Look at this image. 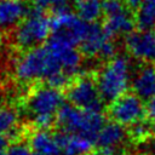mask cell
I'll return each mask as SVG.
<instances>
[{
  "label": "cell",
  "mask_w": 155,
  "mask_h": 155,
  "mask_svg": "<svg viewBox=\"0 0 155 155\" xmlns=\"http://www.w3.org/2000/svg\"><path fill=\"white\" fill-rule=\"evenodd\" d=\"M127 52L136 59L149 62L155 59V30L138 29L125 36Z\"/></svg>",
  "instance_id": "8"
},
{
  "label": "cell",
  "mask_w": 155,
  "mask_h": 155,
  "mask_svg": "<svg viewBox=\"0 0 155 155\" xmlns=\"http://www.w3.org/2000/svg\"><path fill=\"white\" fill-rule=\"evenodd\" d=\"M127 138V131L124 126L110 121L105 122L96 138L97 147H122Z\"/></svg>",
  "instance_id": "15"
},
{
  "label": "cell",
  "mask_w": 155,
  "mask_h": 155,
  "mask_svg": "<svg viewBox=\"0 0 155 155\" xmlns=\"http://www.w3.org/2000/svg\"><path fill=\"white\" fill-rule=\"evenodd\" d=\"M67 98L70 104L85 110L102 111L104 105L96 79L87 75L80 76L69 84Z\"/></svg>",
  "instance_id": "5"
},
{
  "label": "cell",
  "mask_w": 155,
  "mask_h": 155,
  "mask_svg": "<svg viewBox=\"0 0 155 155\" xmlns=\"http://www.w3.org/2000/svg\"><path fill=\"white\" fill-rule=\"evenodd\" d=\"M6 155H33V150L30 149L29 144L17 140L7 147Z\"/></svg>",
  "instance_id": "22"
},
{
  "label": "cell",
  "mask_w": 155,
  "mask_h": 155,
  "mask_svg": "<svg viewBox=\"0 0 155 155\" xmlns=\"http://www.w3.org/2000/svg\"><path fill=\"white\" fill-rule=\"evenodd\" d=\"M51 33V18L42 12L30 8L28 16L16 27L13 42L17 48L25 52L41 46L42 42L48 40Z\"/></svg>",
  "instance_id": "4"
},
{
  "label": "cell",
  "mask_w": 155,
  "mask_h": 155,
  "mask_svg": "<svg viewBox=\"0 0 155 155\" xmlns=\"http://www.w3.org/2000/svg\"><path fill=\"white\" fill-rule=\"evenodd\" d=\"M93 155H125L122 147H97Z\"/></svg>",
  "instance_id": "23"
},
{
  "label": "cell",
  "mask_w": 155,
  "mask_h": 155,
  "mask_svg": "<svg viewBox=\"0 0 155 155\" xmlns=\"http://www.w3.org/2000/svg\"><path fill=\"white\" fill-rule=\"evenodd\" d=\"M0 155H6V150L5 151H0Z\"/></svg>",
  "instance_id": "29"
},
{
  "label": "cell",
  "mask_w": 155,
  "mask_h": 155,
  "mask_svg": "<svg viewBox=\"0 0 155 155\" xmlns=\"http://www.w3.org/2000/svg\"><path fill=\"white\" fill-rule=\"evenodd\" d=\"M136 25L139 29L154 30L155 28V0H143L136 12Z\"/></svg>",
  "instance_id": "19"
},
{
  "label": "cell",
  "mask_w": 155,
  "mask_h": 155,
  "mask_svg": "<svg viewBox=\"0 0 155 155\" xmlns=\"http://www.w3.org/2000/svg\"><path fill=\"white\" fill-rule=\"evenodd\" d=\"M150 130H151V136L155 138V120H154V122L150 125Z\"/></svg>",
  "instance_id": "28"
},
{
  "label": "cell",
  "mask_w": 155,
  "mask_h": 155,
  "mask_svg": "<svg viewBox=\"0 0 155 155\" xmlns=\"http://www.w3.org/2000/svg\"><path fill=\"white\" fill-rule=\"evenodd\" d=\"M33 155H41V154H36V153H33Z\"/></svg>",
  "instance_id": "30"
},
{
  "label": "cell",
  "mask_w": 155,
  "mask_h": 155,
  "mask_svg": "<svg viewBox=\"0 0 155 155\" xmlns=\"http://www.w3.org/2000/svg\"><path fill=\"white\" fill-rule=\"evenodd\" d=\"M54 134L63 155H86L93 149V145H96L92 139L80 134L64 131L56 132Z\"/></svg>",
  "instance_id": "10"
},
{
  "label": "cell",
  "mask_w": 155,
  "mask_h": 155,
  "mask_svg": "<svg viewBox=\"0 0 155 155\" xmlns=\"http://www.w3.org/2000/svg\"><path fill=\"white\" fill-rule=\"evenodd\" d=\"M131 87L143 101H149L155 94V65L147 64L133 75Z\"/></svg>",
  "instance_id": "12"
},
{
  "label": "cell",
  "mask_w": 155,
  "mask_h": 155,
  "mask_svg": "<svg viewBox=\"0 0 155 155\" xmlns=\"http://www.w3.org/2000/svg\"><path fill=\"white\" fill-rule=\"evenodd\" d=\"M56 122L61 128L59 131L80 134L96 143V138L104 126L105 120L102 111L80 109L69 103L62 107Z\"/></svg>",
  "instance_id": "3"
},
{
  "label": "cell",
  "mask_w": 155,
  "mask_h": 155,
  "mask_svg": "<svg viewBox=\"0 0 155 155\" xmlns=\"http://www.w3.org/2000/svg\"><path fill=\"white\" fill-rule=\"evenodd\" d=\"M113 40V38L107 33L103 24L97 22L87 23L84 38L79 45L81 54L87 57H99L104 46Z\"/></svg>",
  "instance_id": "9"
},
{
  "label": "cell",
  "mask_w": 155,
  "mask_h": 155,
  "mask_svg": "<svg viewBox=\"0 0 155 155\" xmlns=\"http://www.w3.org/2000/svg\"><path fill=\"white\" fill-rule=\"evenodd\" d=\"M125 1V5H126V7L132 12V11H138V8L140 7V5H142V2H143V0H124Z\"/></svg>",
  "instance_id": "25"
},
{
  "label": "cell",
  "mask_w": 155,
  "mask_h": 155,
  "mask_svg": "<svg viewBox=\"0 0 155 155\" xmlns=\"http://www.w3.org/2000/svg\"><path fill=\"white\" fill-rule=\"evenodd\" d=\"M8 147V138L5 134H0V151H5Z\"/></svg>",
  "instance_id": "26"
},
{
  "label": "cell",
  "mask_w": 155,
  "mask_h": 155,
  "mask_svg": "<svg viewBox=\"0 0 155 155\" xmlns=\"http://www.w3.org/2000/svg\"><path fill=\"white\" fill-rule=\"evenodd\" d=\"M29 11L22 0H0V28L7 29L18 25Z\"/></svg>",
  "instance_id": "11"
},
{
  "label": "cell",
  "mask_w": 155,
  "mask_h": 155,
  "mask_svg": "<svg viewBox=\"0 0 155 155\" xmlns=\"http://www.w3.org/2000/svg\"><path fill=\"white\" fill-rule=\"evenodd\" d=\"M18 117L16 109L11 107H0V134H5L8 140L11 138L13 142H17L19 137V131L17 130Z\"/></svg>",
  "instance_id": "16"
},
{
  "label": "cell",
  "mask_w": 155,
  "mask_h": 155,
  "mask_svg": "<svg viewBox=\"0 0 155 155\" xmlns=\"http://www.w3.org/2000/svg\"><path fill=\"white\" fill-rule=\"evenodd\" d=\"M29 147L33 153L41 155H63L56 134L48 130H36L29 137Z\"/></svg>",
  "instance_id": "13"
},
{
  "label": "cell",
  "mask_w": 155,
  "mask_h": 155,
  "mask_svg": "<svg viewBox=\"0 0 155 155\" xmlns=\"http://www.w3.org/2000/svg\"><path fill=\"white\" fill-rule=\"evenodd\" d=\"M102 6H103V15L105 17L128 10L124 0H102Z\"/></svg>",
  "instance_id": "21"
},
{
  "label": "cell",
  "mask_w": 155,
  "mask_h": 155,
  "mask_svg": "<svg viewBox=\"0 0 155 155\" xmlns=\"http://www.w3.org/2000/svg\"><path fill=\"white\" fill-rule=\"evenodd\" d=\"M64 104L62 90L42 85L30 91L24 107L36 130H48L57 121V115Z\"/></svg>",
  "instance_id": "1"
},
{
  "label": "cell",
  "mask_w": 155,
  "mask_h": 155,
  "mask_svg": "<svg viewBox=\"0 0 155 155\" xmlns=\"http://www.w3.org/2000/svg\"><path fill=\"white\" fill-rule=\"evenodd\" d=\"M132 64L126 56H115L98 71L96 82L104 103H111L127 93L132 84Z\"/></svg>",
  "instance_id": "2"
},
{
  "label": "cell",
  "mask_w": 155,
  "mask_h": 155,
  "mask_svg": "<svg viewBox=\"0 0 155 155\" xmlns=\"http://www.w3.org/2000/svg\"><path fill=\"white\" fill-rule=\"evenodd\" d=\"M148 148H149V151H150L153 155H155V140H151V142H149V144H148Z\"/></svg>",
  "instance_id": "27"
},
{
  "label": "cell",
  "mask_w": 155,
  "mask_h": 155,
  "mask_svg": "<svg viewBox=\"0 0 155 155\" xmlns=\"http://www.w3.org/2000/svg\"><path fill=\"white\" fill-rule=\"evenodd\" d=\"M0 38H1V33H0Z\"/></svg>",
  "instance_id": "31"
},
{
  "label": "cell",
  "mask_w": 155,
  "mask_h": 155,
  "mask_svg": "<svg viewBox=\"0 0 155 155\" xmlns=\"http://www.w3.org/2000/svg\"><path fill=\"white\" fill-rule=\"evenodd\" d=\"M147 115L151 120H155V94L147 103Z\"/></svg>",
  "instance_id": "24"
},
{
  "label": "cell",
  "mask_w": 155,
  "mask_h": 155,
  "mask_svg": "<svg viewBox=\"0 0 155 155\" xmlns=\"http://www.w3.org/2000/svg\"><path fill=\"white\" fill-rule=\"evenodd\" d=\"M136 25V19L132 17L131 11L126 10L124 12L108 16L104 19L103 27L107 30V33L114 38L119 35H128L133 31Z\"/></svg>",
  "instance_id": "14"
},
{
  "label": "cell",
  "mask_w": 155,
  "mask_h": 155,
  "mask_svg": "<svg viewBox=\"0 0 155 155\" xmlns=\"http://www.w3.org/2000/svg\"><path fill=\"white\" fill-rule=\"evenodd\" d=\"M128 134L132 139H134L137 142H147L149 136H151L150 125H148L144 120H142V121L130 126Z\"/></svg>",
  "instance_id": "20"
},
{
  "label": "cell",
  "mask_w": 155,
  "mask_h": 155,
  "mask_svg": "<svg viewBox=\"0 0 155 155\" xmlns=\"http://www.w3.org/2000/svg\"><path fill=\"white\" fill-rule=\"evenodd\" d=\"M79 0H33L31 8L46 13L51 12L52 16L67 11H71Z\"/></svg>",
  "instance_id": "18"
},
{
  "label": "cell",
  "mask_w": 155,
  "mask_h": 155,
  "mask_svg": "<svg viewBox=\"0 0 155 155\" xmlns=\"http://www.w3.org/2000/svg\"><path fill=\"white\" fill-rule=\"evenodd\" d=\"M86 27L87 23L71 11L57 13L51 17L52 33L50 36H53L74 47H79Z\"/></svg>",
  "instance_id": "7"
},
{
  "label": "cell",
  "mask_w": 155,
  "mask_h": 155,
  "mask_svg": "<svg viewBox=\"0 0 155 155\" xmlns=\"http://www.w3.org/2000/svg\"><path fill=\"white\" fill-rule=\"evenodd\" d=\"M111 121L121 126H132L147 115V104L136 93H125L110 103L108 109Z\"/></svg>",
  "instance_id": "6"
},
{
  "label": "cell",
  "mask_w": 155,
  "mask_h": 155,
  "mask_svg": "<svg viewBox=\"0 0 155 155\" xmlns=\"http://www.w3.org/2000/svg\"><path fill=\"white\" fill-rule=\"evenodd\" d=\"M74 8L76 15L86 23H94L103 15L102 0H79Z\"/></svg>",
  "instance_id": "17"
}]
</instances>
